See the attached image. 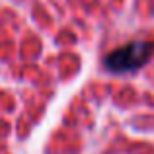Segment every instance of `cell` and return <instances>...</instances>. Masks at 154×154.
I'll list each match as a JSON object with an SVG mask.
<instances>
[{"mask_svg": "<svg viewBox=\"0 0 154 154\" xmlns=\"http://www.w3.org/2000/svg\"><path fill=\"white\" fill-rule=\"evenodd\" d=\"M154 55V41H131L107 53L103 64L107 70L123 74V72L139 70Z\"/></svg>", "mask_w": 154, "mask_h": 154, "instance_id": "obj_1", "label": "cell"}]
</instances>
